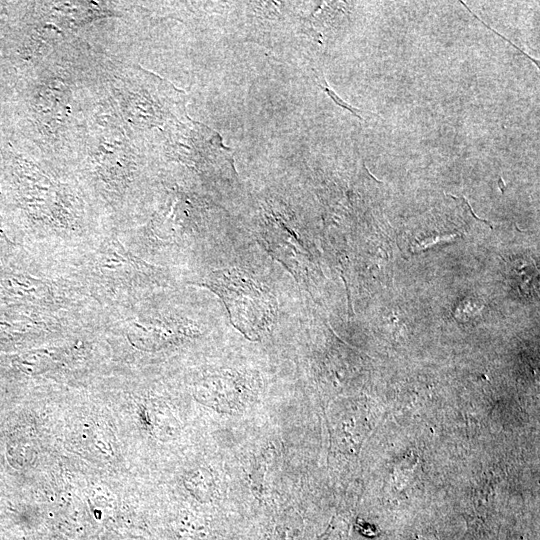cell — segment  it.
Segmentation results:
<instances>
[{
	"mask_svg": "<svg viewBox=\"0 0 540 540\" xmlns=\"http://www.w3.org/2000/svg\"><path fill=\"white\" fill-rule=\"evenodd\" d=\"M323 83L325 85H322L320 83H317L319 87L328 94V96L340 107L347 109L349 112H351L354 116L359 118L360 120H363V117L359 114L360 110L358 108H354L344 102L334 91H332L329 86L327 85L326 80L323 78Z\"/></svg>",
	"mask_w": 540,
	"mask_h": 540,
	"instance_id": "7a4b0ae2",
	"label": "cell"
},
{
	"mask_svg": "<svg viewBox=\"0 0 540 540\" xmlns=\"http://www.w3.org/2000/svg\"><path fill=\"white\" fill-rule=\"evenodd\" d=\"M208 286L225 303L232 323L248 338L255 339L273 322V296L246 273L235 270L212 272Z\"/></svg>",
	"mask_w": 540,
	"mask_h": 540,
	"instance_id": "6da1fadb",
	"label": "cell"
},
{
	"mask_svg": "<svg viewBox=\"0 0 540 540\" xmlns=\"http://www.w3.org/2000/svg\"><path fill=\"white\" fill-rule=\"evenodd\" d=\"M460 3L471 13L472 16H474L477 20H479V22H481L487 29H489L490 31H492L494 34L498 35L500 38H502L504 41L508 42L510 45H512L515 49H517L518 51H520V53H522L525 57H527L528 59H530L538 68H539V62L537 60H535L533 57H531L529 54H527L526 52H524L522 49H520L518 46H516L514 43H512L510 40H508L507 38H505L502 34H500L499 32H497L496 30H494L492 27H490L488 24H486L482 19H480L479 17H477L474 12H472L468 6L466 5L465 2L463 1H460Z\"/></svg>",
	"mask_w": 540,
	"mask_h": 540,
	"instance_id": "3957f363",
	"label": "cell"
},
{
	"mask_svg": "<svg viewBox=\"0 0 540 540\" xmlns=\"http://www.w3.org/2000/svg\"><path fill=\"white\" fill-rule=\"evenodd\" d=\"M498 184H499V187H500L502 193H504V191H505V184L503 183L502 177H499Z\"/></svg>",
	"mask_w": 540,
	"mask_h": 540,
	"instance_id": "277c9868",
	"label": "cell"
}]
</instances>
